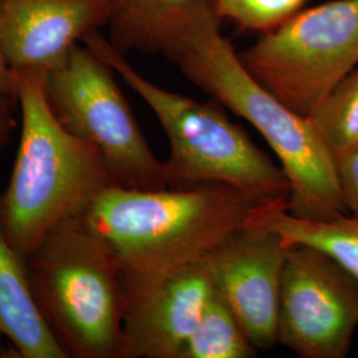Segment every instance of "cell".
I'll return each mask as SVG.
<instances>
[{
  "label": "cell",
  "mask_w": 358,
  "mask_h": 358,
  "mask_svg": "<svg viewBox=\"0 0 358 358\" xmlns=\"http://www.w3.org/2000/svg\"><path fill=\"white\" fill-rule=\"evenodd\" d=\"M16 73L22 134L8 186L0 194V231L26 263L53 229L78 219L115 183L97 150L53 115L45 72Z\"/></svg>",
  "instance_id": "obj_1"
},
{
  "label": "cell",
  "mask_w": 358,
  "mask_h": 358,
  "mask_svg": "<svg viewBox=\"0 0 358 358\" xmlns=\"http://www.w3.org/2000/svg\"><path fill=\"white\" fill-rule=\"evenodd\" d=\"M256 203L217 183L161 190L110 185L78 220L113 248L124 272L150 273L203 259L244 229Z\"/></svg>",
  "instance_id": "obj_2"
},
{
  "label": "cell",
  "mask_w": 358,
  "mask_h": 358,
  "mask_svg": "<svg viewBox=\"0 0 358 358\" xmlns=\"http://www.w3.org/2000/svg\"><path fill=\"white\" fill-rule=\"evenodd\" d=\"M182 75L260 133L289 182L288 210L327 220L348 214L336 159L309 117L289 109L242 64L220 31L196 40L174 62Z\"/></svg>",
  "instance_id": "obj_3"
},
{
  "label": "cell",
  "mask_w": 358,
  "mask_h": 358,
  "mask_svg": "<svg viewBox=\"0 0 358 358\" xmlns=\"http://www.w3.org/2000/svg\"><path fill=\"white\" fill-rule=\"evenodd\" d=\"M38 310L66 357L128 358L127 289L113 248L78 219L57 226L26 260Z\"/></svg>",
  "instance_id": "obj_4"
},
{
  "label": "cell",
  "mask_w": 358,
  "mask_h": 358,
  "mask_svg": "<svg viewBox=\"0 0 358 358\" xmlns=\"http://www.w3.org/2000/svg\"><path fill=\"white\" fill-rule=\"evenodd\" d=\"M83 41L115 69L158 118L170 145L165 161L170 189L217 183L238 189L257 202L289 199V182L282 166L231 121L220 103L215 100L199 103L155 85L129 64L125 55L99 29Z\"/></svg>",
  "instance_id": "obj_5"
},
{
  "label": "cell",
  "mask_w": 358,
  "mask_h": 358,
  "mask_svg": "<svg viewBox=\"0 0 358 358\" xmlns=\"http://www.w3.org/2000/svg\"><path fill=\"white\" fill-rule=\"evenodd\" d=\"M115 73L99 55L77 44L62 64L45 73L52 112L71 134L97 150L115 185L167 189L165 162L143 137Z\"/></svg>",
  "instance_id": "obj_6"
},
{
  "label": "cell",
  "mask_w": 358,
  "mask_h": 358,
  "mask_svg": "<svg viewBox=\"0 0 358 358\" xmlns=\"http://www.w3.org/2000/svg\"><path fill=\"white\" fill-rule=\"evenodd\" d=\"M238 55L263 87L309 117L358 66V0L306 8Z\"/></svg>",
  "instance_id": "obj_7"
},
{
  "label": "cell",
  "mask_w": 358,
  "mask_h": 358,
  "mask_svg": "<svg viewBox=\"0 0 358 358\" xmlns=\"http://www.w3.org/2000/svg\"><path fill=\"white\" fill-rule=\"evenodd\" d=\"M357 328V279L319 248L291 245L282 273L276 345L301 358H345Z\"/></svg>",
  "instance_id": "obj_8"
},
{
  "label": "cell",
  "mask_w": 358,
  "mask_h": 358,
  "mask_svg": "<svg viewBox=\"0 0 358 358\" xmlns=\"http://www.w3.org/2000/svg\"><path fill=\"white\" fill-rule=\"evenodd\" d=\"M124 282L128 358H179L215 291L206 257L159 272H124Z\"/></svg>",
  "instance_id": "obj_9"
},
{
  "label": "cell",
  "mask_w": 358,
  "mask_h": 358,
  "mask_svg": "<svg viewBox=\"0 0 358 358\" xmlns=\"http://www.w3.org/2000/svg\"><path fill=\"white\" fill-rule=\"evenodd\" d=\"M288 250L280 235L244 226L206 256L215 292L257 350L276 345Z\"/></svg>",
  "instance_id": "obj_10"
},
{
  "label": "cell",
  "mask_w": 358,
  "mask_h": 358,
  "mask_svg": "<svg viewBox=\"0 0 358 358\" xmlns=\"http://www.w3.org/2000/svg\"><path fill=\"white\" fill-rule=\"evenodd\" d=\"M109 0H4L0 38L16 72H50L90 32L106 26Z\"/></svg>",
  "instance_id": "obj_11"
},
{
  "label": "cell",
  "mask_w": 358,
  "mask_h": 358,
  "mask_svg": "<svg viewBox=\"0 0 358 358\" xmlns=\"http://www.w3.org/2000/svg\"><path fill=\"white\" fill-rule=\"evenodd\" d=\"M220 22L215 0H109L106 26L120 53H161L174 63Z\"/></svg>",
  "instance_id": "obj_12"
},
{
  "label": "cell",
  "mask_w": 358,
  "mask_h": 358,
  "mask_svg": "<svg viewBox=\"0 0 358 358\" xmlns=\"http://www.w3.org/2000/svg\"><path fill=\"white\" fill-rule=\"evenodd\" d=\"M0 336L20 358H68L41 316L26 263L0 231Z\"/></svg>",
  "instance_id": "obj_13"
},
{
  "label": "cell",
  "mask_w": 358,
  "mask_h": 358,
  "mask_svg": "<svg viewBox=\"0 0 358 358\" xmlns=\"http://www.w3.org/2000/svg\"><path fill=\"white\" fill-rule=\"evenodd\" d=\"M247 227L272 231L288 247L310 245L327 252L358 280V217L350 214L316 220L291 214L288 198L257 202L250 211Z\"/></svg>",
  "instance_id": "obj_14"
},
{
  "label": "cell",
  "mask_w": 358,
  "mask_h": 358,
  "mask_svg": "<svg viewBox=\"0 0 358 358\" xmlns=\"http://www.w3.org/2000/svg\"><path fill=\"white\" fill-rule=\"evenodd\" d=\"M256 353L241 321L214 291L179 358H251Z\"/></svg>",
  "instance_id": "obj_15"
},
{
  "label": "cell",
  "mask_w": 358,
  "mask_h": 358,
  "mask_svg": "<svg viewBox=\"0 0 358 358\" xmlns=\"http://www.w3.org/2000/svg\"><path fill=\"white\" fill-rule=\"evenodd\" d=\"M334 159L358 148V66L309 115Z\"/></svg>",
  "instance_id": "obj_16"
},
{
  "label": "cell",
  "mask_w": 358,
  "mask_h": 358,
  "mask_svg": "<svg viewBox=\"0 0 358 358\" xmlns=\"http://www.w3.org/2000/svg\"><path fill=\"white\" fill-rule=\"evenodd\" d=\"M309 0H215L222 20L244 31L267 34L303 11Z\"/></svg>",
  "instance_id": "obj_17"
},
{
  "label": "cell",
  "mask_w": 358,
  "mask_h": 358,
  "mask_svg": "<svg viewBox=\"0 0 358 358\" xmlns=\"http://www.w3.org/2000/svg\"><path fill=\"white\" fill-rule=\"evenodd\" d=\"M336 166L346 211L358 217V148L340 155Z\"/></svg>",
  "instance_id": "obj_18"
},
{
  "label": "cell",
  "mask_w": 358,
  "mask_h": 358,
  "mask_svg": "<svg viewBox=\"0 0 358 358\" xmlns=\"http://www.w3.org/2000/svg\"><path fill=\"white\" fill-rule=\"evenodd\" d=\"M0 96L16 100L17 97V73L13 69L3 48L0 38Z\"/></svg>",
  "instance_id": "obj_19"
},
{
  "label": "cell",
  "mask_w": 358,
  "mask_h": 358,
  "mask_svg": "<svg viewBox=\"0 0 358 358\" xmlns=\"http://www.w3.org/2000/svg\"><path fill=\"white\" fill-rule=\"evenodd\" d=\"M15 100L0 96V150L8 143L13 133V103Z\"/></svg>",
  "instance_id": "obj_20"
},
{
  "label": "cell",
  "mask_w": 358,
  "mask_h": 358,
  "mask_svg": "<svg viewBox=\"0 0 358 358\" xmlns=\"http://www.w3.org/2000/svg\"><path fill=\"white\" fill-rule=\"evenodd\" d=\"M3 1H4V0H0V8H1V4H3Z\"/></svg>",
  "instance_id": "obj_21"
}]
</instances>
